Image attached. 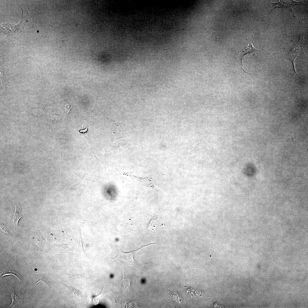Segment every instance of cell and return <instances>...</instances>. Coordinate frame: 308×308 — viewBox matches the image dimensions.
I'll return each instance as SVG.
<instances>
[{"mask_svg":"<svg viewBox=\"0 0 308 308\" xmlns=\"http://www.w3.org/2000/svg\"><path fill=\"white\" fill-rule=\"evenodd\" d=\"M104 287H103V289L102 290V291L101 292L99 295H97V296H94L92 298V303L96 305V304H98L99 303V302H100V295L101 294V293L103 292L104 289Z\"/></svg>","mask_w":308,"mask_h":308,"instance_id":"cell-11","label":"cell"},{"mask_svg":"<svg viewBox=\"0 0 308 308\" xmlns=\"http://www.w3.org/2000/svg\"><path fill=\"white\" fill-rule=\"evenodd\" d=\"M1 277L2 278L3 277L7 275H13L16 277L19 280V278L16 275V272L12 270L9 268H5L1 271Z\"/></svg>","mask_w":308,"mask_h":308,"instance_id":"cell-7","label":"cell"},{"mask_svg":"<svg viewBox=\"0 0 308 308\" xmlns=\"http://www.w3.org/2000/svg\"><path fill=\"white\" fill-rule=\"evenodd\" d=\"M23 292L22 294L20 296H18L15 293L14 290L12 289L11 295V297L12 299V303L9 307H15L18 305L20 302H21L23 298Z\"/></svg>","mask_w":308,"mask_h":308,"instance_id":"cell-4","label":"cell"},{"mask_svg":"<svg viewBox=\"0 0 308 308\" xmlns=\"http://www.w3.org/2000/svg\"><path fill=\"white\" fill-rule=\"evenodd\" d=\"M119 253L118 255L112 259H118L124 260L131 264H134L135 261L133 258V252L125 253L122 252L119 248Z\"/></svg>","mask_w":308,"mask_h":308,"instance_id":"cell-2","label":"cell"},{"mask_svg":"<svg viewBox=\"0 0 308 308\" xmlns=\"http://www.w3.org/2000/svg\"><path fill=\"white\" fill-rule=\"evenodd\" d=\"M158 218V216H155L153 217L149 224L148 228H153L156 227L158 224L157 220Z\"/></svg>","mask_w":308,"mask_h":308,"instance_id":"cell-8","label":"cell"},{"mask_svg":"<svg viewBox=\"0 0 308 308\" xmlns=\"http://www.w3.org/2000/svg\"><path fill=\"white\" fill-rule=\"evenodd\" d=\"M68 291L70 296L72 298L78 299L82 297L81 292L73 287H69Z\"/></svg>","mask_w":308,"mask_h":308,"instance_id":"cell-5","label":"cell"},{"mask_svg":"<svg viewBox=\"0 0 308 308\" xmlns=\"http://www.w3.org/2000/svg\"><path fill=\"white\" fill-rule=\"evenodd\" d=\"M254 37H253L252 39L248 45V46L240 52L239 55L241 57L242 64V59L243 57L245 54L254 52L258 50L255 47L253 44V40Z\"/></svg>","mask_w":308,"mask_h":308,"instance_id":"cell-3","label":"cell"},{"mask_svg":"<svg viewBox=\"0 0 308 308\" xmlns=\"http://www.w3.org/2000/svg\"><path fill=\"white\" fill-rule=\"evenodd\" d=\"M41 281H42V282H43L45 284H46V285H47L46 283L45 282V281H44V279H42V278L39 277L37 279V283H36V284H35V287L36 286V285L37 284V283H38L39 282H40Z\"/></svg>","mask_w":308,"mask_h":308,"instance_id":"cell-12","label":"cell"},{"mask_svg":"<svg viewBox=\"0 0 308 308\" xmlns=\"http://www.w3.org/2000/svg\"><path fill=\"white\" fill-rule=\"evenodd\" d=\"M1 76L2 80V84L1 88L2 90L3 95L5 98L6 97V89L4 82V69L2 70L1 68Z\"/></svg>","mask_w":308,"mask_h":308,"instance_id":"cell-9","label":"cell"},{"mask_svg":"<svg viewBox=\"0 0 308 308\" xmlns=\"http://www.w3.org/2000/svg\"><path fill=\"white\" fill-rule=\"evenodd\" d=\"M169 292L175 300L179 303H181L182 301V298L180 295L174 291H169Z\"/></svg>","mask_w":308,"mask_h":308,"instance_id":"cell-10","label":"cell"},{"mask_svg":"<svg viewBox=\"0 0 308 308\" xmlns=\"http://www.w3.org/2000/svg\"><path fill=\"white\" fill-rule=\"evenodd\" d=\"M16 206V209L12 218V221L14 228H18V223L20 218L22 217H26V214L22 211L19 202L13 200Z\"/></svg>","mask_w":308,"mask_h":308,"instance_id":"cell-1","label":"cell"},{"mask_svg":"<svg viewBox=\"0 0 308 308\" xmlns=\"http://www.w3.org/2000/svg\"><path fill=\"white\" fill-rule=\"evenodd\" d=\"M123 283L122 289L130 287L131 280L130 278L126 275L122 271V278L121 281Z\"/></svg>","mask_w":308,"mask_h":308,"instance_id":"cell-6","label":"cell"}]
</instances>
